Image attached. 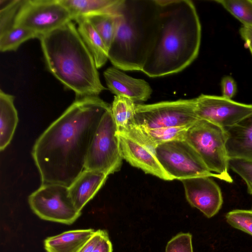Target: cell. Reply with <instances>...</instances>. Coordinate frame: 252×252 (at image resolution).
<instances>
[{
	"label": "cell",
	"instance_id": "cell-1",
	"mask_svg": "<svg viewBox=\"0 0 252 252\" xmlns=\"http://www.w3.org/2000/svg\"><path fill=\"white\" fill-rule=\"evenodd\" d=\"M110 109L98 96L78 98L42 133L32 151L41 184L69 187L85 170L97 126Z\"/></svg>",
	"mask_w": 252,
	"mask_h": 252
},
{
	"label": "cell",
	"instance_id": "cell-2",
	"mask_svg": "<svg viewBox=\"0 0 252 252\" xmlns=\"http://www.w3.org/2000/svg\"><path fill=\"white\" fill-rule=\"evenodd\" d=\"M161 26L156 43L141 71L150 77L180 72L198 56L201 26L189 0H158Z\"/></svg>",
	"mask_w": 252,
	"mask_h": 252
},
{
	"label": "cell",
	"instance_id": "cell-3",
	"mask_svg": "<svg viewBox=\"0 0 252 252\" xmlns=\"http://www.w3.org/2000/svg\"><path fill=\"white\" fill-rule=\"evenodd\" d=\"M110 13L117 23L108 59L122 70L141 71L160 29L158 0H119Z\"/></svg>",
	"mask_w": 252,
	"mask_h": 252
},
{
	"label": "cell",
	"instance_id": "cell-4",
	"mask_svg": "<svg viewBox=\"0 0 252 252\" xmlns=\"http://www.w3.org/2000/svg\"><path fill=\"white\" fill-rule=\"evenodd\" d=\"M39 39L48 69L78 98L97 96L106 89L92 55L72 21Z\"/></svg>",
	"mask_w": 252,
	"mask_h": 252
},
{
	"label": "cell",
	"instance_id": "cell-5",
	"mask_svg": "<svg viewBox=\"0 0 252 252\" xmlns=\"http://www.w3.org/2000/svg\"><path fill=\"white\" fill-rule=\"evenodd\" d=\"M186 140L196 151L211 172L231 183L228 173V157L225 129L203 120H198L187 130Z\"/></svg>",
	"mask_w": 252,
	"mask_h": 252
},
{
	"label": "cell",
	"instance_id": "cell-6",
	"mask_svg": "<svg viewBox=\"0 0 252 252\" xmlns=\"http://www.w3.org/2000/svg\"><path fill=\"white\" fill-rule=\"evenodd\" d=\"M123 159L117 127L111 109L102 116L90 146L85 170L109 175L118 171Z\"/></svg>",
	"mask_w": 252,
	"mask_h": 252
},
{
	"label": "cell",
	"instance_id": "cell-7",
	"mask_svg": "<svg viewBox=\"0 0 252 252\" xmlns=\"http://www.w3.org/2000/svg\"><path fill=\"white\" fill-rule=\"evenodd\" d=\"M156 156L165 171L173 179L182 180L200 176L221 177L211 172L193 147L185 140L158 145Z\"/></svg>",
	"mask_w": 252,
	"mask_h": 252
},
{
	"label": "cell",
	"instance_id": "cell-8",
	"mask_svg": "<svg viewBox=\"0 0 252 252\" xmlns=\"http://www.w3.org/2000/svg\"><path fill=\"white\" fill-rule=\"evenodd\" d=\"M195 106V98L151 104H136L135 123L145 128L190 126L199 120Z\"/></svg>",
	"mask_w": 252,
	"mask_h": 252
},
{
	"label": "cell",
	"instance_id": "cell-9",
	"mask_svg": "<svg viewBox=\"0 0 252 252\" xmlns=\"http://www.w3.org/2000/svg\"><path fill=\"white\" fill-rule=\"evenodd\" d=\"M28 201L33 213L45 220L70 225L81 214L72 201L68 187L60 184H41Z\"/></svg>",
	"mask_w": 252,
	"mask_h": 252
},
{
	"label": "cell",
	"instance_id": "cell-10",
	"mask_svg": "<svg viewBox=\"0 0 252 252\" xmlns=\"http://www.w3.org/2000/svg\"><path fill=\"white\" fill-rule=\"evenodd\" d=\"M72 20L68 11L60 0H24L14 26L27 29L39 38Z\"/></svg>",
	"mask_w": 252,
	"mask_h": 252
},
{
	"label": "cell",
	"instance_id": "cell-11",
	"mask_svg": "<svg viewBox=\"0 0 252 252\" xmlns=\"http://www.w3.org/2000/svg\"><path fill=\"white\" fill-rule=\"evenodd\" d=\"M195 99V112L199 119L224 129L252 114V104L238 102L222 96L201 94Z\"/></svg>",
	"mask_w": 252,
	"mask_h": 252
},
{
	"label": "cell",
	"instance_id": "cell-12",
	"mask_svg": "<svg viewBox=\"0 0 252 252\" xmlns=\"http://www.w3.org/2000/svg\"><path fill=\"white\" fill-rule=\"evenodd\" d=\"M187 200L208 218L221 208L223 198L218 185L210 177L200 176L181 180Z\"/></svg>",
	"mask_w": 252,
	"mask_h": 252
},
{
	"label": "cell",
	"instance_id": "cell-13",
	"mask_svg": "<svg viewBox=\"0 0 252 252\" xmlns=\"http://www.w3.org/2000/svg\"><path fill=\"white\" fill-rule=\"evenodd\" d=\"M118 135L123 159L146 173L164 180H173L159 162L155 149L125 134L118 132Z\"/></svg>",
	"mask_w": 252,
	"mask_h": 252
},
{
	"label": "cell",
	"instance_id": "cell-14",
	"mask_svg": "<svg viewBox=\"0 0 252 252\" xmlns=\"http://www.w3.org/2000/svg\"><path fill=\"white\" fill-rule=\"evenodd\" d=\"M114 66L103 72L107 86L116 96L127 98L134 102L145 101L151 96L152 89L143 79L133 78Z\"/></svg>",
	"mask_w": 252,
	"mask_h": 252
},
{
	"label": "cell",
	"instance_id": "cell-15",
	"mask_svg": "<svg viewBox=\"0 0 252 252\" xmlns=\"http://www.w3.org/2000/svg\"><path fill=\"white\" fill-rule=\"evenodd\" d=\"M224 129L228 158L252 160V114Z\"/></svg>",
	"mask_w": 252,
	"mask_h": 252
},
{
	"label": "cell",
	"instance_id": "cell-16",
	"mask_svg": "<svg viewBox=\"0 0 252 252\" xmlns=\"http://www.w3.org/2000/svg\"><path fill=\"white\" fill-rule=\"evenodd\" d=\"M108 175L102 172L85 170L68 187L72 201L79 211L104 185Z\"/></svg>",
	"mask_w": 252,
	"mask_h": 252
},
{
	"label": "cell",
	"instance_id": "cell-17",
	"mask_svg": "<svg viewBox=\"0 0 252 252\" xmlns=\"http://www.w3.org/2000/svg\"><path fill=\"white\" fill-rule=\"evenodd\" d=\"M190 126L145 128L136 125L129 131V135L155 150L157 146L162 143L175 140H185Z\"/></svg>",
	"mask_w": 252,
	"mask_h": 252
},
{
	"label": "cell",
	"instance_id": "cell-18",
	"mask_svg": "<svg viewBox=\"0 0 252 252\" xmlns=\"http://www.w3.org/2000/svg\"><path fill=\"white\" fill-rule=\"evenodd\" d=\"M95 231L92 228L64 231L45 239L44 248L46 252H78Z\"/></svg>",
	"mask_w": 252,
	"mask_h": 252
},
{
	"label": "cell",
	"instance_id": "cell-19",
	"mask_svg": "<svg viewBox=\"0 0 252 252\" xmlns=\"http://www.w3.org/2000/svg\"><path fill=\"white\" fill-rule=\"evenodd\" d=\"M75 21L78 24V32L92 55L96 67H101L108 59V49L103 40L86 18H79Z\"/></svg>",
	"mask_w": 252,
	"mask_h": 252
},
{
	"label": "cell",
	"instance_id": "cell-20",
	"mask_svg": "<svg viewBox=\"0 0 252 252\" xmlns=\"http://www.w3.org/2000/svg\"><path fill=\"white\" fill-rule=\"evenodd\" d=\"M14 97L0 90V150L10 143L18 122Z\"/></svg>",
	"mask_w": 252,
	"mask_h": 252
},
{
	"label": "cell",
	"instance_id": "cell-21",
	"mask_svg": "<svg viewBox=\"0 0 252 252\" xmlns=\"http://www.w3.org/2000/svg\"><path fill=\"white\" fill-rule=\"evenodd\" d=\"M119 0H60L75 20L93 14L110 13Z\"/></svg>",
	"mask_w": 252,
	"mask_h": 252
},
{
	"label": "cell",
	"instance_id": "cell-22",
	"mask_svg": "<svg viewBox=\"0 0 252 252\" xmlns=\"http://www.w3.org/2000/svg\"><path fill=\"white\" fill-rule=\"evenodd\" d=\"M135 105V102L127 98L114 96L111 111L118 132L126 133L136 125Z\"/></svg>",
	"mask_w": 252,
	"mask_h": 252
},
{
	"label": "cell",
	"instance_id": "cell-23",
	"mask_svg": "<svg viewBox=\"0 0 252 252\" xmlns=\"http://www.w3.org/2000/svg\"><path fill=\"white\" fill-rule=\"evenodd\" d=\"M84 18L92 24L109 49L116 30L117 15L112 13H101Z\"/></svg>",
	"mask_w": 252,
	"mask_h": 252
},
{
	"label": "cell",
	"instance_id": "cell-24",
	"mask_svg": "<svg viewBox=\"0 0 252 252\" xmlns=\"http://www.w3.org/2000/svg\"><path fill=\"white\" fill-rule=\"evenodd\" d=\"M39 35L20 27H14L0 35V51L1 52L16 51L24 42Z\"/></svg>",
	"mask_w": 252,
	"mask_h": 252
},
{
	"label": "cell",
	"instance_id": "cell-25",
	"mask_svg": "<svg viewBox=\"0 0 252 252\" xmlns=\"http://www.w3.org/2000/svg\"><path fill=\"white\" fill-rule=\"evenodd\" d=\"M220 4L243 26L252 28V0H218Z\"/></svg>",
	"mask_w": 252,
	"mask_h": 252
},
{
	"label": "cell",
	"instance_id": "cell-26",
	"mask_svg": "<svg viewBox=\"0 0 252 252\" xmlns=\"http://www.w3.org/2000/svg\"><path fill=\"white\" fill-rule=\"evenodd\" d=\"M24 0H0V35L14 26Z\"/></svg>",
	"mask_w": 252,
	"mask_h": 252
},
{
	"label": "cell",
	"instance_id": "cell-27",
	"mask_svg": "<svg viewBox=\"0 0 252 252\" xmlns=\"http://www.w3.org/2000/svg\"><path fill=\"white\" fill-rule=\"evenodd\" d=\"M78 252H113L112 245L107 231L96 230Z\"/></svg>",
	"mask_w": 252,
	"mask_h": 252
},
{
	"label": "cell",
	"instance_id": "cell-28",
	"mask_svg": "<svg viewBox=\"0 0 252 252\" xmlns=\"http://www.w3.org/2000/svg\"><path fill=\"white\" fill-rule=\"evenodd\" d=\"M225 219L232 227L252 236V210H234L226 214Z\"/></svg>",
	"mask_w": 252,
	"mask_h": 252
},
{
	"label": "cell",
	"instance_id": "cell-29",
	"mask_svg": "<svg viewBox=\"0 0 252 252\" xmlns=\"http://www.w3.org/2000/svg\"><path fill=\"white\" fill-rule=\"evenodd\" d=\"M228 166L245 182L248 192L252 195V160L229 158Z\"/></svg>",
	"mask_w": 252,
	"mask_h": 252
},
{
	"label": "cell",
	"instance_id": "cell-30",
	"mask_svg": "<svg viewBox=\"0 0 252 252\" xmlns=\"http://www.w3.org/2000/svg\"><path fill=\"white\" fill-rule=\"evenodd\" d=\"M165 252H193L192 235L189 233H180L167 243Z\"/></svg>",
	"mask_w": 252,
	"mask_h": 252
},
{
	"label": "cell",
	"instance_id": "cell-31",
	"mask_svg": "<svg viewBox=\"0 0 252 252\" xmlns=\"http://www.w3.org/2000/svg\"><path fill=\"white\" fill-rule=\"evenodd\" d=\"M222 96L231 99L237 91V86L234 79L230 76L224 77L221 81Z\"/></svg>",
	"mask_w": 252,
	"mask_h": 252
},
{
	"label": "cell",
	"instance_id": "cell-32",
	"mask_svg": "<svg viewBox=\"0 0 252 252\" xmlns=\"http://www.w3.org/2000/svg\"><path fill=\"white\" fill-rule=\"evenodd\" d=\"M239 32L242 38L252 55V28L242 26Z\"/></svg>",
	"mask_w": 252,
	"mask_h": 252
}]
</instances>
